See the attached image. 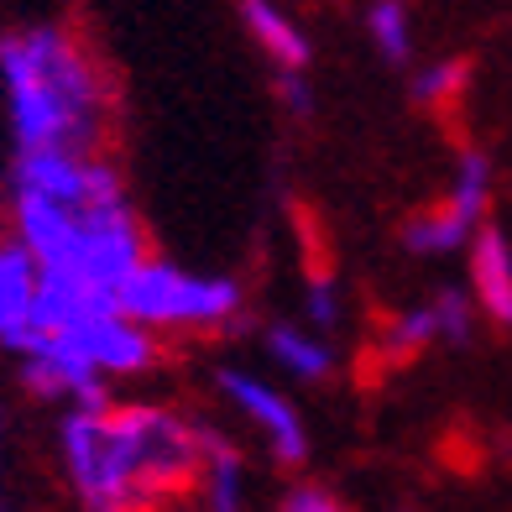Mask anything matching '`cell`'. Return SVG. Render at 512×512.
Returning <instances> with one entry per match:
<instances>
[{
	"label": "cell",
	"instance_id": "1",
	"mask_svg": "<svg viewBox=\"0 0 512 512\" xmlns=\"http://www.w3.org/2000/svg\"><path fill=\"white\" fill-rule=\"evenodd\" d=\"M11 241L32 256L48 288L105 298L147 262V225L110 152L100 157H16L0 183Z\"/></svg>",
	"mask_w": 512,
	"mask_h": 512
},
{
	"label": "cell",
	"instance_id": "2",
	"mask_svg": "<svg viewBox=\"0 0 512 512\" xmlns=\"http://www.w3.org/2000/svg\"><path fill=\"white\" fill-rule=\"evenodd\" d=\"M0 100L16 157H100L115 131V79L74 21L0 27Z\"/></svg>",
	"mask_w": 512,
	"mask_h": 512
},
{
	"label": "cell",
	"instance_id": "3",
	"mask_svg": "<svg viewBox=\"0 0 512 512\" xmlns=\"http://www.w3.org/2000/svg\"><path fill=\"white\" fill-rule=\"evenodd\" d=\"M115 309H121L136 330L147 335H230L246 319V288L236 277L194 272L178 262L147 256L121 288H115Z\"/></svg>",
	"mask_w": 512,
	"mask_h": 512
},
{
	"label": "cell",
	"instance_id": "4",
	"mask_svg": "<svg viewBox=\"0 0 512 512\" xmlns=\"http://www.w3.org/2000/svg\"><path fill=\"white\" fill-rule=\"evenodd\" d=\"M58 460L84 512H157L121 403L68 408L58 424Z\"/></svg>",
	"mask_w": 512,
	"mask_h": 512
},
{
	"label": "cell",
	"instance_id": "5",
	"mask_svg": "<svg viewBox=\"0 0 512 512\" xmlns=\"http://www.w3.org/2000/svg\"><path fill=\"white\" fill-rule=\"evenodd\" d=\"M486 204H492V157L481 147H465L455 157V178H450V194L429 204V209H413L403 220V246L413 256H450L465 251L476 241V230L486 225Z\"/></svg>",
	"mask_w": 512,
	"mask_h": 512
},
{
	"label": "cell",
	"instance_id": "6",
	"mask_svg": "<svg viewBox=\"0 0 512 512\" xmlns=\"http://www.w3.org/2000/svg\"><path fill=\"white\" fill-rule=\"evenodd\" d=\"M215 387H220V398L262 434L267 455L283 465V471H298V465L309 460V424H304V413L293 408L288 392H277L272 382H262L246 366H220Z\"/></svg>",
	"mask_w": 512,
	"mask_h": 512
},
{
	"label": "cell",
	"instance_id": "7",
	"mask_svg": "<svg viewBox=\"0 0 512 512\" xmlns=\"http://www.w3.org/2000/svg\"><path fill=\"white\" fill-rule=\"evenodd\" d=\"M476 335V304L465 288H439L424 304H408L377 330V356L382 361H413L429 345H465Z\"/></svg>",
	"mask_w": 512,
	"mask_h": 512
},
{
	"label": "cell",
	"instance_id": "8",
	"mask_svg": "<svg viewBox=\"0 0 512 512\" xmlns=\"http://www.w3.org/2000/svg\"><path fill=\"white\" fill-rule=\"evenodd\" d=\"M465 251H471V288L465 293H471L476 314L512 330V241H507V230L486 220Z\"/></svg>",
	"mask_w": 512,
	"mask_h": 512
},
{
	"label": "cell",
	"instance_id": "9",
	"mask_svg": "<svg viewBox=\"0 0 512 512\" xmlns=\"http://www.w3.org/2000/svg\"><path fill=\"white\" fill-rule=\"evenodd\" d=\"M42 298V277L32 267V256L21 251L11 236H0V351H21V340L32 335Z\"/></svg>",
	"mask_w": 512,
	"mask_h": 512
},
{
	"label": "cell",
	"instance_id": "10",
	"mask_svg": "<svg viewBox=\"0 0 512 512\" xmlns=\"http://www.w3.org/2000/svg\"><path fill=\"white\" fill-rule=\"evenodd\" d=\"M241 21H246L251 42L262 48V58L272 63V74H309L314 42H309V32L298 27L283 6H272V0H246Z\"/></svg>",
	"mask_w": 512,
	"mask_h": 512
},
{
	"label": "cell",
	"instance_id": "11",
	"mask_svg": "<svg viewBox=\"0 0 512 512\" xmlns=\"http://www.w3.org/2000/svg\"><path fill=\"white\" fill-rule=\"evenodd\" d=\"M194 497L199 512H246V460L215 429L204 434V465H199Z\"/></svg>",
	"mask_w": 512,
	"mask_h": 512
},
{
	"label": "cell",
	"instance_id": "12",
	"mask_svg": "<svg viewBox=\"0 0 512 512\" xmlns=\"http://www.w3.org/2000/svg\"><path fill=\"white\" fill-rule=\"evenodd\" d=\"M262 345L293 382H330L335 377V345L314 330H304V324H267Z\"/></svg>",
	"mask_w": 512,
	"mask_h": 512
},
{
	"label": "cell",
	"instance_id": "13",
	"mask_svg": "<svg viewBox=\"0 0 512 512\" xmlns=\"http://www.w3.org/2000/svg\"><path fill=\"white\" fill-rule=\"evenodd\" d=\"M366 37H371V48H377L382 63H392V68L413 63V11L403 0H377L366 11Z\"/></svg>",
	"mask_w": 512,
	"mask_h": 512
},
{
	"label": "cell",
	"instance_id": "14",
	"mask_svg": "<svg viewBox=\"0 0 512 512\" xmlns=\"http://www.w3.org/2000/svg\"><path fill=\"white\" fill-rule=\"evenodd\" d=\"M465 84H471V58H434L413 74V100L418 105H455L465 95Z\"/></svg>",
	"mask_w": 512,
	"mask_h": 512
},
{
	"label": "cell",
	"instance_id": "15",
	"mask_svg": "<svg viewBox=\"0 0 512 512\" xmlns=\"http://www.w3.org/2000/svg\"><path fill=\"white\" fill-rule=\"evenodd\" d=\"M340 324V283L324 267H314L304 277V330L324 335V330H335Z\"/></svg>",
	"mask_w": 512,
	"mask_h": 512
},
{
	"label": "cell",
	"instance_id": "16",
	"mask_svg": "<svg viewBox=\"0 0 512 512\" xmlns=\"http://www.w3.org/2000/svg\"><path fill=\"white\" fill-rule=\"evenodd\" d=\"M277 512H351L330 486H314V481H298L283 492V502H277Z\"/></svg>",
	"mask_w": 512,
	"mask_h": 512
},
{
	"label": "cell",
	"instance_id": "17",
	"mask_svg": "<svg viewBox=\"0 0 512 512\" xmlns=\"http://www.w3.org/2000/svg\"><path fill=\"white\" fill-rule=\"evenodd\" d=\"M272 95L283 100V110H293V115H309V110H314V84H309V74H272Z\"/></svg>",
	"mask_w": 512,
	"mask_h": 512
},
{
	"label": "cell",
	"instance_id": "18",
	"mask_svg": "<svg viewBox=\"0 0 512 512\" xmlns=\"http://www.w3.org/2000/svg\"><path fill=\"white\" fill-rule=\"evenodd\" d=\"M0 512H6V497H0Z\"/></svg>",
	"mask_w": 512,
	"mask_h": 512
}]
</instances>
